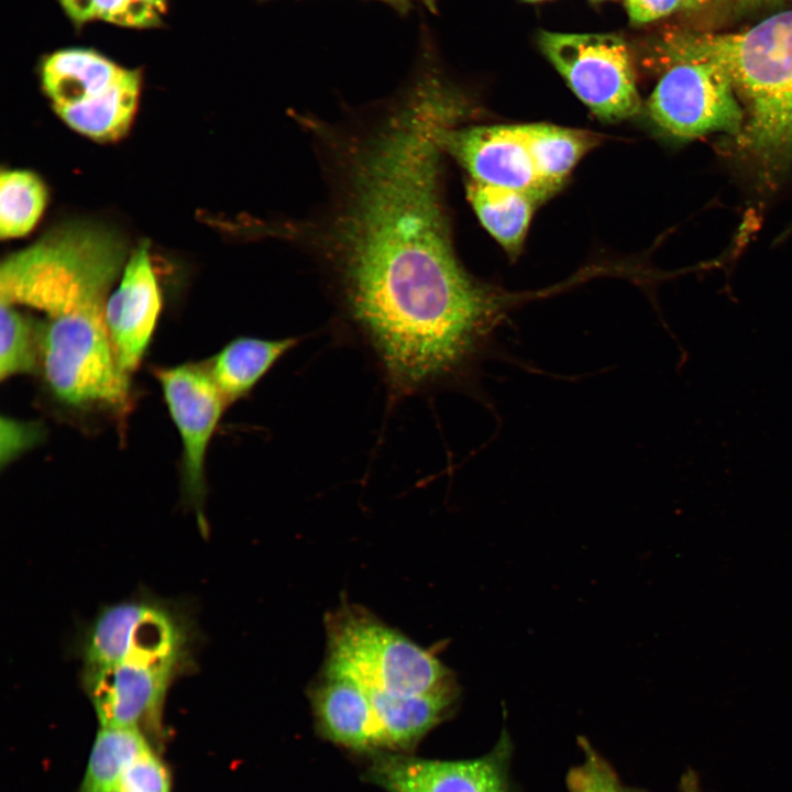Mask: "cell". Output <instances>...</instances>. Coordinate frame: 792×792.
<instances>
[{
	"label": "cell",
	"mask_w": 792,
	"mask_h": 792,
	"mask_svg": "<svg viewBox=\"0 0 792 792\" xmlns=\"http://www.w3.org/2000/svg\"><path fill=\"white\" fill-rule=\"evenodd\" d=\"M583 752L581 763L565 777L568 792H645L625 784L612 765L584 737L578 739Z\"/></svg>",
	"instance_id": "603a6c76"
},
{
	"label": "cell",
	"mask_w": 792,
	"mask_h": 792,
	"mask_svg": "<svg viewBox=\"0 0 792 792\" xmlns=\"http://www.w3.org/2000/svg\"><path fill=\"white\" fill-rule=\"evenodd\" d=\"M38 374L36 317L0 301V378Z\"/></svg>",
	"instance_id": "7402d4cb"
},
{
	"label": "cell",
	"mask_w": 792,
	"mask_h": 792,
	"mask_svg": "<svg viewBox=\"0 0 792 792\" xmlns=\"http://www.w3.org/2000/svg\"><path fill=\"white\" fill-rule=\"evenodd\" d=\"M153 374L182 440L183 497L194 509L205 531L206 455L228 404L212 381L205 361L158 366Z\"/></svg>",
	"instance_id": "30bf717a"
},
{
	"label": "cell",
	"mask_w": 792,
	"mask_h": 792,
	"mask_svg": "<svg viewBox=\"0 0 792 792\" xmlns=\"http://www.w3.org/2000/svg\"><path fill=\"white\" fill-rule=\"evenodd\" d=\"M195 626L176 603L139 595L101 608L82 631L77 651L81 670L139 657H193Z\"/></svg>",
	"instance_id": "52a82bcc"
},
{
	"label": "cell",
	"mask_w": 792,
	"mask_h": 792,
	"mask_svg": "<svg viewBox=\"0 0 792 792\" xmlns=\"http://www.w3.org/2000/svg\"><path fill=\"white\" fill-rule=\"evenodd\" d=\"M308 697L317 729L326 739L355 751L381 748L372 703L356 681L321 669Z\"/></svg>",
	"instance_id": "9a60e30c"
},
{
	"label": "cell",
	"mask_w": 792,
	"mask_h": 792,
	"mask_svg": "<svg viewBox=\"0 0 792 792\" xmlns=\"http://www.w3.org/2000/svg\"><path fill=\"white\" fill-rule=\"evenodd\" d=\"M128 257L125 241L113 229L64 223L2 261L0 301L43 319L105 302Z\"/></svg>",
	"instance_id": "3957f363"
},
{
	"label": "cell",
	"mask_w": 792,
	"mask_h": 792,
	"mask_svg": "<svg viewBox=\"0 0 792 792\" xmlns=\"http://www.w3.org/2000/svg\"><path fill=\"white\" fill-rule=\"evenodd\" d=\"M388 695H421L458 684L453 672L366 609L344 605L327 617L322 667Z\"/></svg>",
	"instance_id": "5b68a950"
},
{
	"label": "cell",
	"mask_w": 792,
	"mask_h": 792,
	"mask_svg": "<svg viewBox=\"0 0 792 792\" xmlns=\"http://www.w3.org/2000/svg\"><path fill=\"white\" fill-rule=\"evenodd\" d=\"M382 1L392 3V4L397 6V7H405V6L408 3L409 0H382Z\"/></svg>",
	"instance_id": "d6a6232c"
},
{
	"label": "cell",
	"mask_w": 792,
	"mask_h": 792,
	"mask_svg": "<svg viewBox=\"0 0 792 792\" xmlns=\"http://www.w3.org/2000/svg\"><path fill=\"white\" fill-rule=\"evenodd\" d=\"M632 24H647L682 9L683 0H625Z\"/></svg>",
	"instance_id": "4316f807"
},
{
	"label": "cell",
	"mask_w": 792,
	"mask_h": 792,
	"mask_svg": "<svg viewBox=\"0 0 792 792\" xmlns=\"http://www.w3.org/2000/svg\"><path fill=\"white\" fill-rule=\"evenodd\" d=\"M457 106L447 85L421 78L359 148L331 228L349 316L391 348L438 340L482 292L452 251L438 194L439 132Z\"/></svg>",
	"instance_id": "6da1fadb"
},
{
	"label": "cell",
	"mask_w": 792,
	"mask_h": 792,
	"mask_svg": "<svg viewBox=\"0 0 792 792\" xmlns=\"http://www.w3.org/2000/svg\"><path fill=\"white\" fill-rule=\"evenodd\" d=\"M170 787L168 768L150 747L128 766L118 792H170Z\"/></svg>",
	"instance_id": "cb8c5ba5"
},
{
	"label": "cell",
	"mask_w": 792,
	"mask_h": 792,
	"mask_svg": "<svg viewBox=\"0 0 792 792\" xmlns=\"http://www.w3.org/2000/svg\"><path fill=\"white\" fill-rule=\"evenodd\" d=\"M298 343L297 338L238 337L205 361L228 405L245 397L268 371Z\"/></svg>",
	"instance_id": "e0dca14e"
},
{
	"label": "cell",
	"mask_w": 792,
	"mask_h": 792,
	"mask_svg": "<svg viewBox=\"0 0 792 792\" xmlns=\"http://www.w3.org/2000/svg\"><path fill=\"white\" fill-rule=\"evenodd\" d=\"M538 45L575 96L597 118L615 122L640 110L630 52L623 37L609 33L542 30Z\"/></svg>",
	"instance_id": "ba28073f"
},
{
	"label": "cell",
	"mask_w": 792,
	"mask_h": 792,
	"mask_svg": "<svg viewBox=\"0 0 792 792\" xmlns=\"http://www.w3.org/2000/svg\"><path fill=\"white\" fill-rule=\"evenodd\" d=\"M597 1H601V0H597Z\"/></svg>",
	"instance_id": "e575fe53"
},
{
	"label": "cell",
	"mask_w": 792,
	"mask_h": 792,
	"mask_svg": "<svg viewBox=\"0 0 792 792\" xmlns=\"http://www.w3.org/2000/svg\"><path fill=\"white\" fill-rule=\"evenodd\" d=\"M64 10L76 24L96 18L94 0H59Z\"/></svg>",
	"instance_id": "83f0119b"
},
{
	"label": "cell",
	"mask_w": 792,
	"mask_h": 792,
	"mask_svg": "<svg viewBox=\"0 0 792 792\" xmlns=\"http://www.w3.org/2000/svg\"><path fill=\"white\" fill-rule=\"evenodd\" d=\"M717 1L721 0H683L682 10L695 11L704 9L705 7H708Z\"/></svg>",
	"instance_id": "f546056e"
},
{
	"label": "cell",
	"mask_w": 792,
	"mask_h": 792,
	"mask_svg": "<svg viewBox=\"0 0 792 792\" xmlns=\"http://www.w3.org/2000/svg\"><path fill=\"white\" fill-rule=\"evenodd\" d=\"M466 197L490 234L508 254H518L534 209L540 201L522 191L488 186L472 179L466 186Z\"/></svg>",
	"instance_id": "d6986e66"
},
{
	"label": "cell",
	"mask_w": 792,
	"mask_h": 792,
	"mask_svg": "<svg viewBox=\"0 0 792 792\" xmlns=\"http://www.w3.org/2000/svg\"><path fill=\"white\" fill-rule=\"evenodd\" d=\"M678 792H704L695 770L688 768L680 777Z\"/></svg>",
	"instance_id": "f1b7e54d"
},
{
	"label": "cell",
	"mask_w": 792,
	"mask_h": 792,
	"mask_svg": "<svg viewBox=\"0 0 792 792\" xmlns=\"http://www.w3.org/2000/svg\"><path fill=\"white\" fill-rule=\"evenodd\" d=\"M151 746L135 727H101L89 755L78 792H118L128 766Z\"/></svg>",
	"instance_id": "ffe728a7"
},
{
	"label": "cell",
	"mask_w": 792,
	"mask_h": 792,
	"mask_svg": "<svg viewBox=\"0 0 792 792\" xmlns=\"http://www.w3.org/2000/svg\"><path fill=\"white\" fill-rule=\"evenodd\" d=\"M512 741L503 730L493 749L479 758L433 760L403 754L373 758L366 776L386 792H509Z\"/></svg>",
	"instance_id": "7c38bea8"
},
{
	"label": "cell",
	"mask_w": 792,
	"mask_h": 792,
	"mask_svg": "<svg viewBox=\"0 0 792 792\" xmlns=\"http://www.w3.org/2000/svg\"><path fill=\"white\" fill-rule=\"evenodd\" d=\"M519 129L548 195L561 187L579 161L598 143V138L587 131L553 124H519Z\"/></svg>",
	"instance_id": "ac0fdd59"
},
{
	"label": "cell",
	"mask_w": 792,
	"mask_h": 792,
	"mask_svg": "<svg viewBox=\"0 0 792 792\" xmlns=\"http://www.w3.org/2000/svg\"><path fill=\"white\" fill-rule=\"evenodd\" d=\"M43 179L28 169L2 168L0 175V237L21 238L40 221L47 204Z\"/></svg>",
	"instance_id": "44dd1931"
},
{
	"label": "cell",
	"mask_w": 792,
	"mask_h": 792,
	"mask_svg": "<svg viewBox=\"0 0 792 792\" xmlns=\"http://www.w3.org/2000/svg\"><path fill=\"white\" fill-rule=\"evenodd\" d=\"M151 4H153L161 13H164L166 10V0H146Z\"/></svg>",
	"instance_id": "4dcf8cb0"
},
{
	"label": "cell",
	"mask_w": 792,
	"mask_h": 792,
	"mask_svg": "<svg viewBox=\"0 0 792 792\" xmlns=\"http://www.w3.org/2000/svg\"><path fill=\"white\" fill-rule=\"evenodd\" d=\"M365 691L378 726L381 748L394 751L413 749L454 713L460 697L459 684L429 694L407 696Z\"/></svg>",
	"instance_id": "2e32d148"
},
{
	"label": "cell",
	"mask_w": 792,
	"mask_h": 792,
	"mask_svg": "<svg viewBox=\"0 0 792 792\" xmlns=\"http://www.w3.org/2000/svg\"><path fill=\"white\" fill-rule=\"evenodd\" d=\"M1 427V466L33 448L43 438V429L35 422H23L2 417Z\"/></svg>",
	"instance_id": "484cf974"
},
{
	"label": "cell",
	"mask_w": 792,
	"mask_h": 792,
	"mask_svg": "<svg viewBox=\"0 0 792 792\" xmlns=\"http://www.w3.org/2000/svg\"><path fill=\"white\" fill-rule=\"evenodd\" d=\"M193 663L177 659L120 662L81 670L80 682L101 727H135L157 736L167 692Z\"/></svg>",
	"instance_id": "8fae6325"
},
{
	"label": "cell",
	"mask_w": 792,
	"mask_h": 792,
	"mask_svg": "<svg viewBox=\"0 0 792 792\" xmlns=\"http://www.w3.org/2000/svg\"><path fill=\"white\" fill-rule=\"evenodd\" d=\"M660 59L706 61L723 68L746 100L749 119L736 138L765 180L792 161V9L729 33L670 29L651 45Z\"/></svg>",
	"instance_id": "7a4b0ae2"
},
{
	"label": "cell",
	"mask_w": 792,
	"mask_h": 792,
	"mask_svg": "<svg viewBox=\"0 0 792 792\" xmlns=\"http://www.w3.org/2000/svg\"><path fill=\"white\" fill-rule=\"evenodd\" d=\"M661 74L647 102L651 120L667 134L692 140L711 132L736 138L744 113L726 72L714 63L651 58Z\"/></svg>",
	"instance_id": "9c48e42d"
},
{
	"label": "cell",
	"mask_w": 792,
	"mask_h": 792,
	"mask_svg": "<svg viewBox=\"0 0 792 792\" xmlns=\"http://www.w3.org/2000/svg\"><path fill=\"white\" fill-rule=\"evenodd\" d=\"M431 12L437 10V0H420Z\"/></svg>",
	"instance_id": "1f68e13d"
},
{
	"label": "cell",
	"mask_w": 792,
	"mask_h": 792,
	"mask_svg": "<svg viewBox=\"0 0 792 792\" xmlns=\"http://www.w3.org/2000/svg\"><path fill=\"white\" fill-rule=\"evenodd\" d=\"M41 81L54 112L72 130L97 142L122 139L134 120L141 73L99 53L68 48L48 55Z\"/></svg>",
	"instance_id": "8992f818"
},
{
	"label": "cell",
	"mask_w": 792,
	"mask_h": 792,
	"mask_svg": "<svg viewBox=\"0 0 792 792\" xmlns=\"http://www.w3.org/2000/svg\"><path fill=\"white\" fill-rule=\"evenodd\" d=\"M161 309L162 294L148 243L142 241L129 255L120 283L105 307V321L119 370L130 380L148 350Z\"/></svg>",
	"instance_id": "5bb4252c"
},
{
	"label": "cell",
	"mask_w": 792,
	"mask_h": 792,
	"mask_svg": "<svg viewBox=\"0 0 792 792\" xmlns=\"http://www.w3.org/2000/svg\"><path fill=\"white\" fill-rule=\"evenodd\" d=\"M525 1H528V2H536V1H541V0H525Z\"/></svg>",
	"instance_id": "836d02e7"
},
{
	"label": "cell",
	"mask_w": 792,
	"mask_h": 792,
	"mask_svg": "<svg viewBox=\"0 0 792 792\" xmlns=\"http://www.w3.org/2000/svg\"><path fill=\"white\" fill-rule=\"evenodd\" d=\"M439 143L474 182L522 191L539 201L549 196L538 177L519 125L452 129L447 124L439 132Z\"/></svg>",
	"instance_id": "4fadbf2b"
},
{
	"label": "cell",
	"mask_w": 792,
	"mask_h": 792,
	"mask_svg": "<svg viewBox=\"0 0 792 792\" xmlns=\"http://www.w3.org/2000/svg\"><path fill=\"white\" fill-rule=\"evenodd\" d=\"M96 18L129 28L156 26L161 12L146 0H94Z\"/></svg>",
	"instance_id": "d4e9b609"
},
{
	"label": "cell",
	"mask_w": 792,
	"mask_h": 792,
	"mask_svg": "<svg viewBox=\"0 0 792 792\" xmlns=\"http://www.w3.org/2000/svg\"><path fill=\"white\" fill-rule=\"evenodd\" d=\"M37 341V375L54 403L124 421L132 408V382L119 370L102 316L80 314L41 324Z\"/></svg>",
	"instance_id": "277c9868"
}]
</instances>
